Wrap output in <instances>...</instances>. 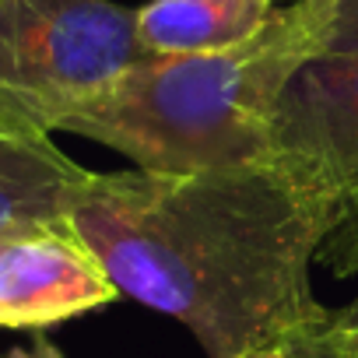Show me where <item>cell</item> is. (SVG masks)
I'll use <instances>...</instances> for the list:
<instances>
[{
  "instance_id": "obj_3",
  "label": "cell",
  "mask_w": 358,
  "mask_h": 358,
  "mask_svg": "<svg viewBox=\"0 0 358 358\" xmlns=\"http://www.w3.org/2000/svg\"><path fill=\"white\" fill-rule=\"evenodd\" d=\"M141 57L113 0H0V127L53 137Z\"/></svg>"
},
{
  "instance_id": "obj_6",
  "label": "cell",
  "mask_w": 358,
  "mask_h": 358,
  "mask_svg": "<svg viewBox=\"0 0 358 358\" xmlns=\"http://www.w3.org/2000/svg\"><path fill=\"white\" fill-rule=\"evenodd\" d=\"M92 172L50 134L0 127V239L71 225V208Z\"/></svg>"
},
{
  "instance_id": "obj_8",
  "label": "cell",
  "mask_w": 358,
  "mask_h": 358,
  "mask_svg": "<svg viewBox=\"0 0 358 358\" xmlns=\"http://www.w3.org/2000/svg\"><path fill=\"white\" fill-rule=\"evenodd\" d=\"M320 264L341 278L358 271V197L341 208V222L327 236ZM306 344L313 358H358V295L348 306L330 309V316L313 334H306Z\"/></svg>"
},
{
  "instance_id": "obj_1",
  "label": "cell",
  "mask_w": 358,
  "mask_h": 358,
  "mask_svg": "<svg viewBox=\"0 0 358 358\" xmlns=\"http://www.w3.org/2000/svg\"><path fill=\"white\" fill-rule=\"evenodd\" d=\"M67 222L120 295L187 327L208 358L306 337L330 316L313 264L341 204L281 162L92 172Z\"/></svg>"
},
{
  "instance_id": "obj_5",
  "label": "cell",
  "mask_w": 358,
  "mask_h": 358,
  "mask_svg": "<svg viewBox=\"0 0 358 358\" xmlns=\"http://www.w3.org/2000/svg\"><path fill=\"white\" fill-rule=\"evenodd\" d=\"M116 299L120 288L71 225L0 243V330H46Z\"/></svg>"
},
{
  "instance_id": "obj_7",
  "label": "cell",
  "mask_w": 358,
  "mask_h": 358,
  "mask_svg": "<svg viewBox=\"0 0 358 358\" xmlns=\"http://www.w3.org/2000/svg\"><path fill=\"white\" fill-rule=\"evenodd\" d=\"M278 11V0H148L134 11L144 57L222 53L257 39Z\"/></svg>"
},
{
  "instance_id": "obj_10",
  "label": "cell",
  "mask_w": 358,
  "mask_h": 358,
  "mask_svg": "<svg viewBox=\"0 0 358 358\" xmlns=\"http://www.w3.org/2000/svg\"><path fill=\"white\" fill-rule=\"evenodd\" d=\"M239 358H313V351H309L306 337H278V341H267L260 348H250Z\"/></svg>"
},
{
  "instance_id": "obj_4",
  "label": "cell",
  "mask_w": 358,
  "mask_h": 358,
  "mask_svg": "<svg viewBox=\"0 0 358 358\" xmlns=\"http://www.w3.org/2000/svg\"><path fill=\"white\" fill-rule=\"evenodd\" d=\"M274 162L341 208L358 197V53H320L288 81L274 127Z\"/></svg>"
},
{
  "instance_id": "obj_2",
  "label": "cell",
  "mask_w": 358,
  "mask_h": 358,
  "mask_svg": "<svg viewBox=\"0 0 358 358\" xmlns=\"http://www.w3.org/2000/svg\"><path fill=\"white\" fill-rule=\"evenodd\" d=\"M327 32L330 0H288L236 50L141 57L60 134L106 144L162 176L274 162L278 102L299 67L327 50Z\"/></svg>"
},
{
  "instance_id": "obj_11",
  "label": "cell",
  "mask_w": 358,
  "mask_h": 358,
  "mask_svg": "<svg viewBox=\"0 0 358 358\" xmlns=\"http://www.w3.org/2000/svg\"><path fill=\"white\" fill-rule=\"evenodd\" d=\"M0 358H64V355H60L57 344H50V341H36L32 348H15V351L0 355Z\"/></svg>"
},
{
  "instance_id": "obj_12",
  "label": "cell",
  "mask_w": 358,
  "mask_h": 358,
  "mask_svg": "<svg viewBox=\"0 0 358 358\" xmlns=\"http://www.w3.org/2000/svg\"><path fill=\"white\" fill-rule=\"evenodd\" d=\"M0 243H4V239H0Z\"/></svg>"
},
{
  "instance_id": "obj_9",
  "label": "cell",
  "mask_w": 358,
  "mask_h": 358,
  "mask_svg": "<svg viewBox=\"0 0 358 358\" xmlns=\"http://www.w3.org/2000/svg\"><path fill=\"white\" fill-rule=\"evenodd\" d=\"M323 53H358V0H330V32Z\"/></svg>"
}]
</instances>
